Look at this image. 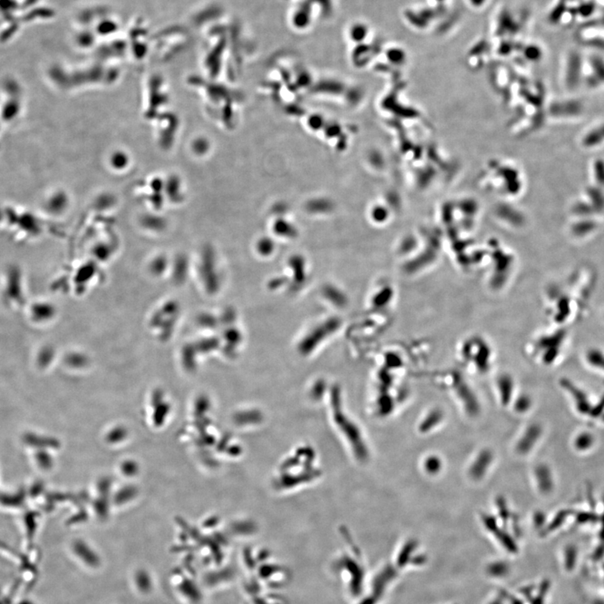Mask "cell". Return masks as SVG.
Here are the masks:
<instances>
[{"label":"cell","mask_w":604,"mask_h":604,"mask_svg":"<svg viewBox=\"0 0 604 604\" xmlns=\"http://www.w3.org/2000/svg\"><path fill=\"white\" fill-rule=\"evenodd\" d=\"M424 468L429 474H437L443 468V463L437 456H430L424 462Z\"/></svg>","instance_id":"5"},{"label":"cell","mask_w":604,"mask_h":604,"mask_svg":"<svg viewBox=\"0 0 604 604\" xmlns=\"http://www.w3.org/2000/svg\"><path fill=\"white\" fill-rule=\"evenodd\" d=\"M443 420V412L441 410H433L425 416L420 423L419 430L420 432L426 433L437 426Z\"/></svg>","instance_id":"4"},{"label":"cell","mask_w":604,"mask_h":604,"mask_svg":"<svg viewBox=\"0 0 604 604\" xmlns=\"http://www.w3.org/2000/svg\"><path fill=\"white\" fill-rule=\"evenodd\" d=\"M486 0H468V2L471 4L472 6H475L474 8H479L482 5H484Z\"/></svg>","instance_id":"9"},{"label":"cell","mask_w":604,"mask_h":604,"mask_svg":"<svg viewBox=\"0 0 604 604\" xmlns=\"http://www.w3.org/2000/svg\"><path fill=\"white\" fill-rule=\"evenodd\" d=\"M530 401L526 398H522L519 400L517 403L515 404V410L519 413H525L527 411L528 409L530 408Z\"/></svg>","instance_id":"6"},{"label":"cell","mask_w":604,"mask_h":604,"mask_svg":"<svg viewBox=\"0 0 604 604\" xmlns=\"http://www.w3.org/2000/svg\"><path fill=\"white\" fill-rule=\"evenodd\" d=\"M492 459H493V456L490 451H482L477 455V458L473 461V463L470 467L469 475L471 478L476 480V481L482 479V477H484L485 474L487 473V470L492 463Z\"/></svg>","instance_id":"1"},{"label":"cell","mask_w":604,"mask_h":604,"mask_svg":"<svg viewBox=\"0 0 604 604\" xmlns=\"http://www.w3.org/2000/svg\"><path fill=\"white\" fill-rule=\"evenodd\" d=\"M499 506H500V516H501L503 519H504V518L506 519V518L509 516V513H508L507 511V506H506V503L505 502V500H499Z\"/></svg>","instance_id":"8"},{"label":"cell","mask_w":604,"mask_h":604,"mask_svg":"<svg viewBox=\"0 0 604 604\" xmlns=\"http://www.w3.org/2000/svg\"><path fill=\"white\" fill-rule=\"evenodd\" d=\"M541 433V429L539 425H532L526 429L522 437L520 438L516 446V451L520 454H526L531 451L535 445L539 435Z\"/></svg>","instance_id":"2"},{"label":"cell","mask_w":604,"mask_h":604,"mask_svg":"<svg viewBox=\"0 0 604 604\" xmlns=\"http://www.w3.org/2000/svg\"><path fill=\"white\" fill-rule=\"evenodd\" d=\"M535 477H536L537 482H538L539 489L544 493L551 492L552 486H553V482H552V474H551V472L548 468L545 466H539L535 469Z\"/></svg>","instance_id":"3"},{"label":"cell","mask_w":604,"mask_h":604,"mask_svg":"<svg viewBox=\"0 0 604 604\" xmlns=\"http://www.w3.org/2000/svg\"><path fill=\"white\" fill-rule=\"evenodd\" d=\"M577 445L578 448H586L589 447L590 444L587 443H590V437L588 435H580V437L577 439Z\"/></svg>","instance_id":"7"}]
</instances>
